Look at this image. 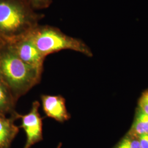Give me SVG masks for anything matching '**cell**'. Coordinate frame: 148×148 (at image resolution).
Listing matches in <instances>:
<instances>
[{"mask_svg":"<svg viewBox=\"0 0 148 148\" xmlns=\"http://www.w3.org/2000/svg\"><path fill=\"white\" fill-rule=\"evenodd\" d=\"M41 18L27 0H0V44L27 35Z\"/></svg>","mask_w":148,"mask_h":148,"instance_id":"6da1fadb","label":"cell"},{"mask_svg":"<svg viewBox=\"0 0 148 148\" xmlns=\"http://www.w3.org/2000/svg\"><path fill=\"white\" fill-rule=\"evenodd\" d=\"M41 76L42 74L23 62L7 45L0 44V79L16 101L38 84Z\"/></svg>","mask_w":148,"mask_h":148,"instance_id":"7a4b0ae2","label":"cell"},{"mask_svg":"<svg viewBox=\"0 0 148 148\" xmlns=\"http://www.w3.org/2000/svg\"><path fill=\"white\" fill-rule=\"evenodd\" d=\"M46 58L50 54L62 50H71L91 57L90 47L82 40L69 36L54 27L38 25L27 35Z\"/></svg>","mask_w":148,"mask_h":148,"instance_id":"3957f363","label":"cell"},{"mask_svg":"<svg viewBox=\"0 0 148 148\" xmlns=\"http://www.w3.org/2000/svg\"><path fill=\"white\" fill-rule=\"evenodd\" d=\"M23 62L42 74L45 57L31 39L25 35L5 43Z\"/></svg>","mask_w":148,"mask_h":148,"instance_id":"277c9868","label":"cell"},{"mask_svg":"<svg viewBox=\"0 0 148 148\" xmlns=\"http://www.w3.org/2000/svg\"><path fill=\"white\" fill-rule=\"evenodd\" d=\"M40 104L38 101L32 103L30 111L27 114L21 115V125L26 134V142L24 148H31L35 144L43 140L42 118L39 112Z\"/></svg>","mask_w":148,"mask_h":148,"instance_id":"5b68a950","label":"cell"},{"mask_svg":"<svg viewBox=\"0 0 148 148\" xmlns=\"http://www.w3.org/2000/svg\"><path fill=\"white\" fill-rule=\"evenodd\" d=\"M43 110L45 115L57 121H68L71 115L66 107V101L60 95H43L41 97Z\"/></svg>","mask_w":148,"mask_h":148,"instance_id":"8992f818","label":"cell"},{"mask_svg":"<svg viewBox=\"0 0 148 148\" xmlns=\"http://www.w3.org/2000/svg\"><path fill=\"white\" fill-rule=\"evenodd\" d=\"M16 112L12 116L0 115V148H10L11 144L19 132V128L14 122L19 119Z\"/></svg>","mask_w":148,"mask_h":148,"instance_id":"52a82bcc","label":"cell"},{"mask_svg":"<svg viewBox=\"0 0 148 148\" xmlns=\"http://www.w3.org/2000/svg\"><path fill=\"white\" fill-rule=\"evenodd\" d=\"M16 102L10 90L0 79V115L14 114Z\"/></svg>","mask_w":148,"mask_h":148,"instance_id":"ba28073f","label":"cell"},{"mask_svg":"<svg viewBox=\"0 0 148 148\" xmlns=\"http://www.w3.org/2000/svg\"><path fill=\"white\" fill-rule=\"evenodd\" d=\"M133 133L139 137L148 134V115L139 108L132 127Z\"/></svg>","mask_w":148,"mask_h":148,"instance_id":"9c48e42d","label":"cell"},{"mask_svg":"<svg viewBox=\"0 0 148 148\" xmlns=\"http://www.w3.org/2000/svg\"><path fill=\"white\" fill-rule=\"evenodd\" d=\"M33 9H43L51 5L52 0H27Z\"/></svg>","mask_w":148,"mask_h":148,"instance_id":"30bf717a","label":"cell"},{"mask_svg":"<svg viewBox=\"0 0 148 148\" xmlns=\"http://www.w3.org/2000/svg\"><path fill=\"white\" fill-rule=\"evenodd\" d=\"M121 142L129 148H142L139 142L136 139L126 138Z\"/></svg>","mask_w":148,"mask_h":148,"instance_id":"8fae6325","label":"cell"},{"mask_svg":"<svg viewBox=\"0 0 148 148\" xmlns=\"http://www.w3.org/2000/svg\"><path fill=\"white\" fill-rule=\"evenodd\" d=\"M140 109L148 115V97L146 93H144L139 101Z\"/></svg>","mask_w":148,"mask_h":148,"instance_id":"7c38bea8","label":"cell"},{"mask_svg":"<svg viewBox=\"0 0 148 148\" xmlns=\"http://www.w3.org/2000/svg\"><path fill=\"white\" fill-rule=\"evenodd\" d=\"M141 148H148V134H143L139 136V140Z\"/></svg>","mask_w":148,"mask_h":148,"instance_id":"4fadbf2b","label":"cell"},{"mask_svg":"<svg viewBox=\"0 0 148 148\" xmlns=\"http://www.w3.org/2000/svg\"><path fill=\"white\" fill-rule=\"evenodd\" d=\"M117 148H129L127 146H126L125 144H124L122 142L119 144V145L117 146Z\"/></svg>","mask_w":148,"mask_h":148,"instance_id":"5bb4252c","label":"cell"},{"mask_svg":"<svg viewBox=\"0 0 148 148\" xmlns=\"http://www.w3.org/2000/svg\"><path fill=\"white\" fill-rule=\"evenodd\" d=\"M61 147H62V143H59L58 145V147H57V148H61Z\"/></svg>","mask_w":148,"mask_h":148,"instance_id":"9a60e30c","label":"cell"}]
</instances>
